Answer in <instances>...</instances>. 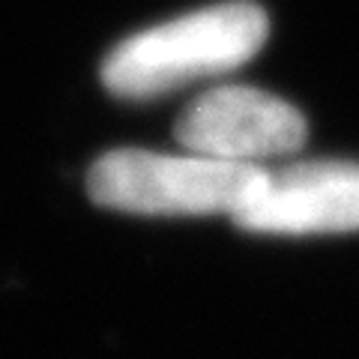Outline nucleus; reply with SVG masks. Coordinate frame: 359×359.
I'll list each match as a JSON object with an SVG mask.
<instances>
[{
	"mask_svg": "<svg viewBox=\"0 0 359 359\" xmlns=\"http://www.w3.org/2000/svg\"><path fill=\"white\" fill-rule=\"evenodd\" d=\"M266 36L261 6L228 0L123 39L102 63V84L120 99H153L249 63Z\"/></svg>",
	"mask_w": 359,
	"mask_h": 359,
	"instance_id": "1",
	"label": "nucleus"
},
{
	"mask_svg": "<svg viewBox=\"0 0 359 359\" xmlns=\"http://www.w3.org/2000/svg\"><path fill=\"white\" fill-rule=\"evenodd\" d=\"M261 174V165H237L210 156L111 150L87 174L93 204L135 216H231Z\"/></svg>",
	"mask_w": 359,
	"mask_h": 359,
	"instance_id": "2",
	"label": "nucleus"
},
{
	"mask_svg": "<svg viewBox=\"0 0 359 359\" xmlns=\"http://www.w3.org/2000/svg\"><path fill=\"white\" fill-rule=\"evenodd\" d=\"M306 117L266 90L249 84H222L183 108L174 138L189 153L237 165L290 156L306 144Z\"/></svg>",
	"mask_w": 359,
	"mask_h": 359,
	"instance_id": "3",
	"label": "nucleus"
},
{
	"mask_svg": "<svg viewBox=\"0 0 359 359\" xmlns=\"http://www.w3.org/2000/svg\"><path fill=\"white\" fill-rule=\"evenodd\" d=\"M252 233H347L359 231V162L318 159L261 174L231 212Z\"/></svg>",
	"mask_w": 359,
	"mask_h": 359,
	"instance_id": "4",
	"label": "nucleus"
}]
</instances>
